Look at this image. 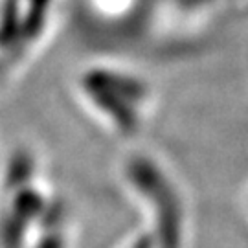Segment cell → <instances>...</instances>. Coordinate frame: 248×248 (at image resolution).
I'll use <instances>...</instances> for the list:
<instances>
[{
  "instance_id": "cell-1",
  "label": "cell",
  "mask_w": 248,
  "mask_h": 248,
  "mask_svg": "<svg viewBox=\"0 0 248 248\" xmlns=\"http://www.w3.org/2000/svg\"><path fill=\"white\" fill-rule=\"evenodd\" d=\"M76 98L96 118L116 134L136 133L142 122L147 89L140 79L114 66L90 64L74 81Z\"/></svg>"
}]
</instances>
